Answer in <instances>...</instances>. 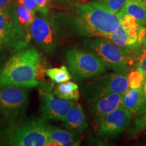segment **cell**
<instances>
[{"mask_svg": "<svg viewBox=\"0 0 146 146\" xmlns=\"http://www.w3.org/2000/svg\"><path fill=\"white\" fill-rule=\"evenodd\" d=\"M109 40H110L114 44L118 47L128 49V35L127 31L120 23H118L117 26L113 31Z\"/></svg>", "mask_w": 146, "mask_h": 146, "instance_id": "20", "label": "cell"}, {"mask_svg": "<svg viewBox=\"0 0 146 146\" xmlns=\"http://www.w3.org/2000/svg\"><path fill=\"white\" fill-rule=\"evenodd\" d=\"M85 50L94 52L105 66L116 72L127 75L136 62V54L129 49L122 48L106 38H86L83 40Z\"/></svg>", "mask_w": 146, "mask_h": 146, "instance_id": "4", "label": "cell"}, {"mask_svg": "<svg viewBox=\"0 0 146 146\" xmlns=\"http://www.w3.org/2000/svg\"><path fill=\"white\" fill-rule=\"evenodd\" d=\"M1 56H0V58H1Z\"/></svg>", "mask_w": 146, "mask_h": 146, "instance_id": "30", "label": "cell"}, {"mask_svg": "<svg viewBox=\"0 0 146 146\" xmlns=\"http://www.w3.org/2000/svg\"><path fill=\"white\" fill-rule=\"evenodd\" d=\"M127 76L120 73H112L87 82L82 86V94L87 102L94 103L110 93L124 95L129 90Z\"/></svg>", "mask_w": 146, "mask_h": 146, "instance_id": "8", "label": "cell"}, {"mask_svg": "<svg viewBox=\"0 0 146 146\" xmlns=\"http://www.w3.org/2000/svg\"><path fill=\"white\" fill-rule=\"evenodd\" d=\"M46 129L50 140L55 145L60 146L76 145L79 143V137L76 132L66 131L64 129L52 125L47 122Z\"/></svg>", "mask_w": 146, "mask_h": 146, "instance_id": "14", "label": "cell"}, {"mask_svg": "<svg viewBox=\"0 0 146 146\" xmlns=\"http://www.w3.org/2000/svg\"><path fill=\"white\" fill-rule=\"evenodd\" d=\"M50 20L58 41L72 35L109 39L120 16L93 1L75 3L69 13L53 14Z\"/></svg>", "mask_w": 146, "mask_h": 146, "instance_id": "1", "label": "cell"}, {"mask_svg": "<svg viewBox=\"0 0 146 146\" xmlns=\"http://www.w3.org/2000/svg\"><path fill=\"white\" fill-rule=\"evenodd\" d=\"M13 1H14V0H0V9L5 8Z\"/></svg>", "mask_w": 146, "mask_h": 146, "instance_id": "29", "label": "cell"}, {"mask_svg": "<svg viewBox=\"0 0 146 146\" xmlns=\"http://www.w3.org/2000/svg\"><path fill=\"white\" fill-rule=\"evenodd\" d=\"M119 14H129L140 26L146 23V0H127Z\"/></svg>", "mask_w": 146, "mask_h": 146, "instance_id": "15", "label": "cell"}, {"mask_svg": "<svg viewBox=\"0 0 146 146\" xmlns=\"http://www.w3.org/2000/svg\"><path fill=\"white\" fill-rule=\"evenodd\" d=\"M137 69L143 73L146 72V38L140 43L136 60Z\"/></svg>", "mask_w": 146, "mask_h": 146, "instance_id": "24", "label": "cell"}, {"mask_svg": "<svg viewBox=\"0 0 146 146\" xmlns=\"http://www.w3.org/2000/svg\"><path fill=\"white\" fill-rule=\"evenodd\" d=\"M0 37L13 54L30 45L31 41L18 19L14 1L0 9Z\"/></svg>", "mask_w": 146, "mask_h": 146, "instance_id": "7", "label": "cell"}, {"mask_svg": "<svg viewBox=\"0 0 146 146\" xmlns=\"http://www.w3.org/2000/svg\"><path fill=\"white\" fill-rule=\"evenodd\" d=\"M127 0H94L95 2L99 3L112 12L118 14Z\"/></svg>", "mask_w": 146, "mask_h": 146, "instance_id": "23", "label": "cell"}, {"mask_svg": "<svg viewBox=\"0 0 146 146\" xmlns=\"http://www.w3.org/2000/svg\"><path fill=\"white\" fill-rule=\"evenodd\" d=\"M128 83L130 89L141 88L144 81V74L138 69L129 72L127 74Z\"/></svg>", "mask_w": 146, "mask_h": 146, "instance_id": "21", "label": "cell"}, {"mask_svg": "<svg viewBox=\"0 0 146 146\" xmlns=\"http://www.w3.org/2000/svg\"><path fill=\"white\" fill-rule=\"evenodd\" d=\"M78 85L74 82L68 81L59 83L53 91L57 98L65 100H78L80 97Z\"/></svg>", "mask_w": 146, "mask_h": 146, "instance_id": "16", "label": "cell"}, {"mask_svg": "<svg viewBox=\"0 0 146 146\" xmlns=\"http://www.w3.org/2000/svg\"><path fill=\"white\" fill-rule=\"evenodd\" d=\"M16 3V11L17 14L18 19L23 27L24 31L28 38L29 41H31V25L33 22L35 14L29 9L25 8V6L19 3L15 2Z\"/></svg>", "mask_w": 146, "mask_h": 146, "instance_id": "17", "label": "cell"}, {"mask_svg": "<svg viewBox=\"0 0 146 146\" xmlns=\"http://www.w3.org/2000/svg\"><path fill=\"white\" fill-rule=\"evenodd\" d=\"M35 1L38 12L45 15H49L51 0H35Z\"/></svg>", "mask_w": 146, "mask_h": 146, "instance_id": "26", "label": "cell"}, {"mask_svg": "<svg viewBox=\"0 0 146 146\" xmlns=\"http://www.w3.org/2000/svg\"><path fill=\"white\" fill-rule=\"evenodd\" d=\"M131 115L122 105L115 109L100 121L98 125V136L107 139L118 136L129 126Z\"/></svg>", "mask_w": 146, "mask_h": 146, "instance_id": "11", "label": "cell"}, {"mask_svg": "<svg viewBox=\"0 0 146 146\" xmlns=\"http://www.w3.org/2000/svg\"><path fill=\"white\" fill-rule=\"evenodd\" d=\"M123 95L117 93H110L102 97L91 106V112L97 125L102 118L122 105Z\"/></svg>", "mask_w": 146, "mask_h": 146, "instance_id": "12", "label": "cell"}, {"mask_svg": "<svg viewBox=\"0 0 146 146\" xmlns=\"http://www.w3.org/2000/svg\"><path fill=\"white\" fill-rule=\"evenodd\" d=\"M47 66L48 62L36 47L29 45L13 54L0 67V86L39 87L45 81Z\"/></svg>", "mask_w": 146, "mask_h": 146, "instance_id": "2", "label": "cell"}, {"mask_svg": "<svg viewBox=\"0 0 146 146\" xmlns=\"http://www.w3.org/2000/svg\"><path fill=\"white\" fill-rule=\"evenodd\" d=\"M64 127L67 130L80 132L88 127V122L83 108L74 102L62 120Z\"/></svg>", "mask_w": 146, "mask_h": 146, "instance_id": "13", "label": "cell"}, {"mask_svg": "<svg viewBox=\"0 0 146 146\" xmlns=\"http://www.w3.org/2000/svg\"><path fill=\"white\" fill-rule=\"evenodd\" d=\"M65 59L72 78L76 81L92 80L106 72L102 60L89 50L70 48L66 52Z\"/></svg>", "mask_w": 146, "mask_h": 146, "instance_id": "5", "label": "cell"}, {"mask_svg": "<svg viewBox=\"0 0 146 146\" xmlns=\"http://www.w3.org/2000/svg\"><path fill=\"white\" fill-rule=\"evenodd\" d=\"M145 112H146V72L144 73V81L141 87L139 102L133 115L135 116H139Z\"/></svg>", "mask_w": 146, "mask_h": 146, "instance_id": "25", "label": "cell"}, {"mask_svg": "<svg viewBox=\"0 0 146 146\" xmlns=\"http://www.w3.org/2000/svg\"><path fill=\"white\" fill-rule=\"evenodd\" d=\"M29 88L0 86V125L24 118L29 102Z\"/></svg>", "mask_w": 146, "mask_h": 146, "instance_id": "6", "label": "cell"}, {"mask_svg": "<svg viewBox=\"0 0 146 146\" xmlns=\"http://www.w3.org/2000/svg\"><path fill=\"white\" fill-rule=\"evenodd\" d=\"M141 88L129 89L123 96L122 106L127 109L131 114H134L138 106L141 96Z\"/></svg>", "mask_w": 146, "mask_h": 146, "instance_id": "18", "label": "cell"}, {"mask_svg": "<svg viewBox=\"0 0 146 146\" xmlns=\"http://www.w3.org/2000/svg\"><path fill=\"white\" fill-rule=\"evenodd\" d=\"M54 83L43 82L39 86L40 97V112L41 118L48 120L62 121L74 102L62 100L53 93Z\"/></svg>", "mask_w": 146, "mask_h": 146, "instance_id": "10", "label": "cell"}, {"mask_svg": "<svg viewBox=\"0 0 146 146\" xmlns=\"http://www.w3.org/2000/svg\"><path fill=\"white\" fill-rule=\"evenodd\" d=\"M16 3L25 6L34 14H36L38 12L35 0H17Z\"/></svg>", "mask_w": 146, "mask_h": 146, "instance_id": "27", "label": "cell"}, {"mask_svg": "<svg viewBox=\"0 0 146 146\" xmlns=\"http://www.w3.org/2000/svg\"><path fill=\"white\" fill-rule=\"evenodd\" d=\"M31 39L39 50L47 56L56 54L58 39L49 15L37 12L31 28Z\"/></svg>", "mask_w": 146, "mask_h": 146, "instance_id": "9", "label": "cell"}, {"mask_svg": "<svg viewBox=\"0 0 146 146\" xmlns=\"http://www.w3.org/2000/svg\"><path fill=\"white\" fill-rule=\"evenodd\" d=\"M46 120L25 118L0 125V145L11 146L54 145L46 129Z\"/></svg>", "mask_w": 146, "mask_h": 146, "instance_id": "3", "label": "cell"}, {"mask_svg": "<svg viewBox=\"0 0 146 146\" xmlns=\"http://www.w3.org/2000/svg\"><path fill=\"white\" fill-rule=\"evenodd\" d=\"M146 129V112L144 114L140 115L139 117L134 120V123L131 129H129L128 133H129V137H133L136 136L139 133Z\"/></svg>", "mask_w": 146, "mask_h": 146, "instance_id": "22", "label": "cell"}, {"mask_svg": "<svg viewBox=\"0 0 146 146\" xmlns=\"http://www.w3.org/2000/svg\"><path fill=\"white\" fill-rule=\"evenodd\" d=\"M45 74L54 83H61L72 78L70 72L65 66H62L60 68H47Z\"/></svg>", "mask_w": 146, "mask_h": 146, "instance_id": "19", "label": "cell"}, {"mask_svg": "<svg viewBox=\"0 0 146 146\" xmlns=\"http://www.w3.org/2000/svg\"><path fill=\"white\" fill-rule=\"evenodd\" d=\"M8 52L13 54L10 49V47H8V45L5 43V42L3 41L1 37H0V56L3 57V56Z\"/></svg>", "mask_w": 146, "mask_h": 146, "instance_id": "28", "label": "cell"}]
</instances>
